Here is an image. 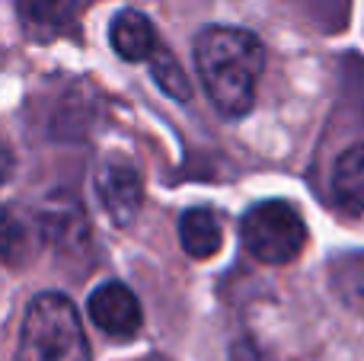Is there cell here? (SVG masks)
<instances>
[{"instance_id":"1","label":"cell","mask_w":364,"mask_h":361,"mask_svg":"<svg viewBox=\"0 0 364 361\" xmlns=\"http://www.w3.org/2000/svg\"><path fill=\"white\" fill-rule=\"evenodd\" d=\"M195 64L208 99L220 115H246L256 99V83L265 68V48L250 29L208 26L195 38Z\"/></svg>"},{"instance_id":"2","label":"cell","mask_w":364,"mask_h":361,"mask_svg":"<svg viewBox=\"0 0 364 361\" xmlns=\"http://www.w3.org/2000/svg\"><path fill=\"white\" fill-rule=\"evenodd\" d=\"M16 361H90V343L77 307L64 294H38L26 307Z\"/></svg>"},{"instance_id":"3","label":"cell","mask_w":364,"mask_h":361,"mask_svg":"<svg viewBox=\"0 0 364 361\" xmlns=\"http://www.w3.org/2000/svg\"><path fill=\"white\" fill-rule=\"evenodd\" d=\"M240 240L252 259L265 266H284V262H294L307 247V224L294 205L269 198V202L252 205L243 215Z\"/></svg>"},{"instance_id":"4","label":"cell","mask_w":364,"mask_h":361,"mask_svg":"<svg viewBox=\"0 0 364 361\" xmlns=\"http://www.w3.org/2000/svg\"><path fill=\"white\" fill-rule=\"evenodd\" d=\"M87 311H90V320L115 339L134 336L141 330V320H144L141 301L122 281H106V285L96 288L87 301Z\"/></svg>"},{"instance_id":"5","label":"cell","mask_w":364,"mask_h":361,"mask_svg":"<svg viewBox=\"0 0 364 361\" xmlns=\"http://www.w3.org/2000/svg\"><path fill=\"white\" fill-rule=\"evenodd\" d=\"M100 198L115 224H122V227L132 224L138 217L141 198H144L141 173L125 160H109L100 170Z\"/></svg>"},{"instance_id":"6","label":"cell","mask_w":364,"mask_h":361,"mask_svg":"<svg viewBox=\"0 0 364 361\" xmlns=\"http://www.w3.org/2000/svg\"><path fill=\"white\" fill-rule=\"evenodd\" d=\"M109 42H112L115 55L125 58V61H151L160 38H157L154 23L144 13L122 10V13H115L112 26H109Z\"/></svg>"},{"instance_id":"7","label":"cell","mask_w":364,"mask_h":361,"mask_svg":"<svg viewBox=\"0 0 364 361\" xmlns=\"http://www.w3.org/2000/svg\"><path fill=\"white\" fill-rule=\"evenodd\" d=\"M179 243L195 259H211L224 247V227L211 208H188L179 217Z\"/></svg>"},{"instance_id":"8","label":"cell","mask_w":364,"mask_h":361,"mask_svg":"<svg viewBox=\"0 0 364 361\" xmlns=\"http://www.w3.org/2000/svg\"><path fill=\"white\" fill-rule=\"evenodd\" d=\"M333 195L348 215L364 221V144L342 151L333 166Z\"/></svg>"},{"instance_id":"9","label":"cell","mask_w":364,"mask_h":361,"mask_svg":"<svg viewBox=\"0 0 364 361\" xmlns=\"http://www.w3.org/2000/svg\"><path fill=\"white\" fill-rule=\"evenodd\" d=\"M151 74L166 96H173V99H188V93H192V90H188V80H186L179 61L173 58V51L166 48V45H157V51L151 55Z\"/></svg>"},{"instance_id":"10","label":"cell","mask_w":364,"mask_h":361,"mask_svg":"<svg viewBox=\"0 0 364 361\" xmlns=\"http://www.w3.org/2000/svg\"><path fill=\"white\" fill-rule=\"evenodd\" d=\"M16 6L32 26H61L70 19L77 0H16Z\"/></svg>"}]
</instances>
